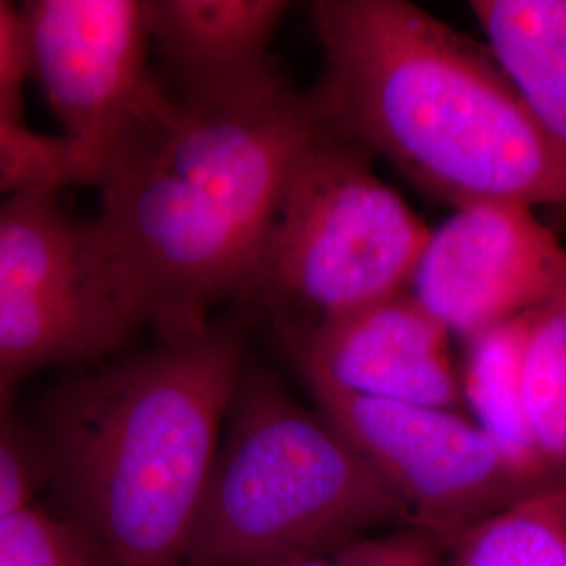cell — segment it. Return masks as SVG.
Segmentation results:
<instances>
[{
    "label": "cell",
    "instance_id": "obj_1",
    "mask_svg": "<svg viewBox=\"0 0 566 566\" xmlns=\"http://www.w3.org/2000/svg\"><path fill=\"white\" fill-rule=\"evenodd\" d=\"M107 164L91 219L137 329L187 340L245 298L283 187L324 124L277 61L191 97Z\"/></svg>",
    "mask_w": 566,
    "mask_h": 566
},
{
    "label": "cell",
    "instance_id": "obj_2",
    "mask_svg": "<svg viewBox=\"0 0 566 566\" xmlns=\"http://www.w3.org/2000/svg\"><path fill=\"white\" fill-rule=\"evenodd\" d=\"M308 11L324 70L306 97L329 133L451 208L566 206V147L486 42L405 0H317Z\"/></svg>",
    "mask_w": 566,
    "mask_h": 566
},
{
    "label": "cell",
    "instance_id": "obj_3",
    "mask_svg": "<svg viewBox=\"0 0 566 566\" xmlns=\"http://www.w3.org/2000/svg\"><path fill=\"white\" fill-rule=\"evenodd\" d=\"M240 317L114 355L46 392L28 426L42 489L114 566H187L245 364Z\"/></svg>",
    "mask_w": 566,
    "mask_h": 566
},
{
    "label": "cell",
    "instance_id": "obj_4",
    "mask_svg": "<svg viewBox=\"0 0 566 566\" xmlns=\"http://www.w3.org/2000/svg\"><path fill=\"white\" fill-rule=\"evenodd\" d=\"M409 528L407 512L317 409L242 367L203 489L187 566H269Z\"/></svg>",
    "mask_w": 566,
    "mask_h": 566
},
{
    "label": "cell",
    "instance_id": "obj_5",
    "mask_svg": "<svg viewBox=\"0 0 566 566\" xmlns=\"http://www.w3.org/2000/svg\"><path fill=\"white\" fill-rule=\"evenodd\" d=\"M367 158L324 126L283 187L243 301L263 306L287 346L405 292L424 252L430 229Z\"/></svg>",
    "mask_w": 566,
    "mask_h": 566
},
{
    "label": "cell",
    "instance_id": "obj_6",
    "mask_svg": "<svg viewBox=\"0 0 566 566\" xmlns=\"http://www.w3.org/2000/svg\"><path fill=\"white\" fill-rule=\"evenodd\" d=\"M60 191L0 198V401L32 374L118 355L135 332L91 221Z\"/></svg>",
    "mask_w": 566,
    "mask_h": 566
},
{
    "label": "cell",
    "instance_id": "obj_7",
    "mask_svg": "<svg viewBox=\"0 0 566 566\" xmlns=\"http://www.w3.org/2000/svg\"><path fill=\"white\" fill-rule=\"evenodd\" d=\"M20 13L30 74L95 185L177 105L149 63V0H34Z\"/></svg>",
    "mask_w": 566,
    "mask_h": 566
},
{
    "label": "cell",
    "instance_id": "obj_8",
    "mask_svg": "<svg viewBox=\"0 0 566 566\" xmlns=\"http://www.w3.org/2000/svg\"><path fill=\"white\" fill-rule=\"evenodd\" d=\"M317 411L401 502L409 528L446 547L468 526L547 486L462 411L311 390Z\"/></svg>",
    "mask_w": 566,
    "mask_h": 566
},
{
    "label": "cell",
    "instance_id": "obj_9",
    "mask_svg": "<svg viewBox=\"0 0 566 566\" xmlns=\"http://www.w3.org/2000/svg\"><path fill=\"white\" fill-rule=\"evenodd\" d=\"M565 264V245L533 206L481 200L430 231L407 292L465 340L542 303Z\"/></svg>",
    "mask_w": 566,
    "mask_h": 566
},
{
    "label": "cell",
    "instance_id": "obj_10",
    "mask_svg": "<svg viewBox=\"0 0 566 566\" xmlns=\"http://www.w3.org/2000/svg\"><path fill=\"white\" fill-rule=\"evenodd\" d=\"M308 390L464 411L451 334L407 290L290 346Z\"/></svg>",
    "mask_w": 566,
    "mask_h": 566
},
{
    "label": "cell",
    "instance_id": "obj_11",
    "mask_svg": "<svg viewBox=\"0 0 566 566\" xmlns=\"http://www.w3.org/2000/svg\"><path fill=\"white\" fill-rule=\"evenodd\" d=\"M290 9L283 0H149L151 46L177 84L172 95L217 91L266 70Z\"/></svg>",
    "mask_w": 566,
    "mask_h": 566
},
{
    "label": "cell",
    "instance_id": "obj_12",
    "mask_svg": "<svg viewBox=\"0 0 566 566\" xmlns=\"http://www.w3.org/2000/svg\"><path fill=\"white\" fill-rule=\"evenodd\" d=\"M468 7L537 120L566 147V0H470Z\"/></svg>",
    "mask_w": 566,
    "mask_h": 566
},
{
    "label": "cell",
    "instance_id": "obj_13",
    "mask_svg": "<svg viewBox=\"0 0 566 566\" xmlns=\"http://www.w3.org/2000/svg\"><path fill=\"white\" fill-rule=\"evenodd\" d=\"M528 319L531 311L462 340L460 380L464 407L474 413V422L514 462L549 483L526 424L523 361Z\"/></svg>",
    "mask_w": 566,
    "mask_h": 566
},
{
    "label": "cell",
    "instance_id": "obj_14",
    "mask_svg": "<svg viewBox=\"0 0 566 566\" xmlns=\"http://www.w3.org/2000/svg\"><path fill=\"white\" fill-rule=\"evenodd\" d=\"M526 424L552 485H566V264L531 308L523 361Z\"/></svg>",
    "mask_w": 566,
    "mask_h": 566
},
{
    "label": "cell",
    "instance_id": "obj_15",
    "mask_svg": "<svg viewBox=\"0 0 566 566\" xmlns=\"http://www.w3.org/2000/svg\"><path fill=\"white\" fill-rule=\"evenodd\" d=\"M437 566H566V485H547L468 526Z\"/></svg>",
    "mask_w": 566,
    "mask_h": 566
},
{
    "label": "cell",
    "instance_id": "obj_16",
    "mask_svg": "<svg viewBox=\"0 0 566 566\" xmlns=\"http://www.w3.org/2000/svg\"><path fill=\"white\" fill-rule=\"evenodd\" d=\"M0 566H114L81 526L39 502L0 518Z\"/></svg>",
    "mask_w": 566,
    "mask_h": 566
},
{
    "label": "cell",
    "instance_id": "obj_17",
    "mask_svg": "<svg viewBox=\"0 0 566 566\" xmlns=\"http://www.w3.org/2000/svg\"><path fill=\"white\" fill-rule=\"evenodd\" d=\"M67 185H86V177L63 137L0 126V198L32 189L60 191Z\"/></svg>",
    "mask_w": 566,
    "mask_h": 566
},
{
    "label": "cell",
    "instance_id": "obj_18",
    "mask_svg": "<svg viewBox=\"0 0 566 566\" xmlns=\"http://www.w3.org/2000/svg\"><path fill=\"white\" fill-rule=\"evenodd\" d=\"M42 468L30 428L0 401V518L36 502Z\"/></svg>",
    "mask_w": 566,
    "mask_h": 566
},
{
    "label": "cell",
    "instance_id": "obj_19",
    "mask_svg": "<svg viewBox=\"0 0 566 566\" xmlns=\"http://www.w3.org/2000/svg\"><path fill=\"white\" fill-rule=\"evenodd\" d=\"M269 566H437V546L418 531L401 528L382 537H364L329 552Z\"/></svg>",
    "mask_w": 566,
    "mask_h": 566
},
{
    "label": "cell",
    "instance_id": "obj_20",
    "mask_svg": "<svg viewBox=\"0 0 566 566\" xmlns=\"http://www.w3.org/2000/svg\"><path fill=\"white\" fill-rule=\"evenodd\" d=\"M30 74L28 42L21 13L0 2V126H25L21 86Z\"/></svg>",
    "mask_w": 566,
    "mask_h": 566
}]
</instances>
